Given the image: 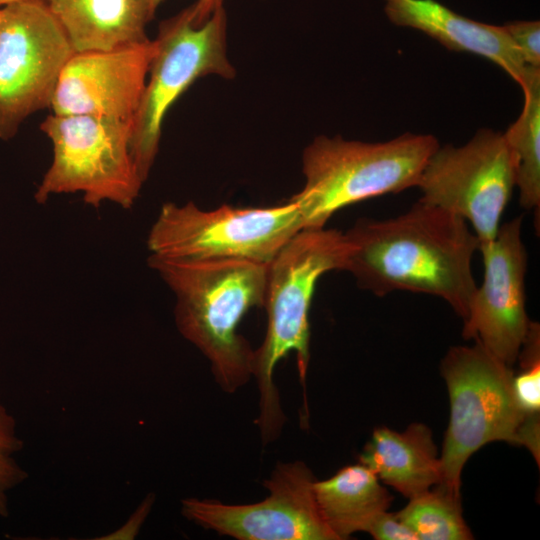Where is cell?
<instances>
[{
  "label": "cell",
  "instance_id": "6da1fadb",
  "mask_svg": "<svg viewBox=\"0 0 540 540\" xmlns=\"http://www.w3.org/2000/svg\"><path fill=\"white\" fill-rule=\"evenodd\" d=\"M344 271L376 296L393 291L443 299L465 320L477 288L472 259L479 241L461 217L418 200L397 217L360 219L344 233Z\"/></svg>",
  "mask_w": 540,
  "mask_h": 540
},
{
  "label": "cell",
  "instance_id": "7a4b0ae2",
  "mask_svg": "<svg viewBox=\"0 0 540 540\" xmlns=\"http://www.w3.org/2000/svg\"><path fill=\"white\" fill-rule=\"evenodd\" d=\"M176 298L181 335L210 361L217 384L227 393L252 376L254 350L237 332L243 316L264 304L268 264L247 260H169L149 256Z\"/></svg>",
  "mask_w": 540,
  "mask_h": 540
},
{
  "label": "cell",
  "instance_id": "3957f363",
  "mask_svg": "<svg viewBox=\"0 0 540 540\" xmlns=\"http://www.w3.org/2000/svg\"><path fill=\"white\" fill-rule=\"evenodd\" d=\"M349 245L336 229L303 228L291 237L267 266L263 306L267 330L254 350L252 376L259 389L257 424L263 444L274 441L285 423L278 390L273 382L276 364L296 352L298 372L305 389L310 360L308 314L315 285L324 273L344 271Z\"/></svg>",
  "mask_w": 540,
  "mask_h": 540
},
{
  "label": "cell",
  "instance_id": "277c9868",
  "mask_svg": "<svg viewBox=\"0 0 540 540\" xmlns=\"http://www.w3.org/2000/svg\"><path fill=\"white\" fill-rule=\"evenodd\" d=\"M450 419L440 454L441 484L460 492L467 460L484 445L505 441L540 458L539 417L525 415L513 391V368L479 342L451 347L440 364Z\"/></svg>",
  "mask_w": 540,
  "mask_h": 540
},
{
  "label": "cell",
  "instance_id": "5b68a950",
  "mask_svg": "<svg viewBox=\"0 0 540 540\" xmlns=\"http://www.w3.org/2000/svg\"><path fill=\"white\" fill-rule=\"evenodd\" d=\"M439 146L431 134L404 133L384 142L318 136L303 151V188L296 204L304 228L324 227L339 209L359 201L417 187Z\"/></svg>",
  "mask_w": 540,
  "mask_h": 540
},
{
  "label": "cell",
  "instance_id": "8992f818",
  "mask_svg": "<svg viewBox=\"0 0 540 540\" xmlns=\"http://www.w3.org/2000/svg\"><path fill=\"white\" fill-rule=\"evenodd\" d=\"M304 228L295 203L265 208L221 205L202 210L193 202L165 203L151 226V256L169 260H247L269 264Z\"/></svg>",
  "mask_w": 540,
  "mask_h": 540
},
{
  "label": "cell",
  "instance_id": "52a82bcc",
  "mask_svg": "<svg viewBox=\"0 0 540 540\" xmlns=\"http://www.w3.org/2000/svg\"><path fill=\"white\" fill-rule=\"evenodd\" d=\"M226 32L224 7L199 25L192 5L160 23L145 89L132 120L131 154L143 182L158 153L164 118L175 101L198 78L235 76L227 57Z\"/></svg>",
  "mask_w": 540,
  "mask_h": 540
},
{
  "label": "cell",
  "instance_id": "ba28073f",
  "mask_svg": "<svg viewBox=\"0 0 540 540\" xmlns=\"http://www.w3.org/2000/svg\"><path fill=\"white\" fill-rule=\"evenodd\" d=\"M40 128L53 145V160L34 195L38 203L52 195L81 193L95 208L105 201L134 205L144 182L131 154V121L51 114Z\"/></svg>",
  "mask_w": 540,
  "mask_h": 540
},
{
  "label": "cell",
  "instance_id": "9c48e42d",
  "mask_svg": "<svg viewBox=\"0 0 540 540\" xmlns=\"http://www.w3.org/2000/svg\"><path fill=\"white\" fill-rule=\"evenodd\" d=\"M417 187L420 201L470 222L479 246L491 242L516 187L514 157L504 134L481 129L462 146L439 145Z\"/></svg>",
  "mask_w": 540,
  "mask_h": 540
},
{
  "label": "cell",
  "instance_id": "30bf717a",
  "mask_svg": "<svg viewBox=\"0 0 540 540\" xmlns=\"http://www.w3.org/2000/svg\"><path fill=\"white\" fill-rule=\"evenodd\" d=\"M45 0L0 7V139L13 138L31 114L49 108L74 54Z\"/></svg>",
  "mask_w": 540,
  "mask_h": 540
},
{
  "label": "cell",
  "instance_id": "8fae6325",
  "mask_svg": "<svg viewBox=\"0 0 540 540\" xmlns=\"http://www.w3.org/2000/svg\"><path fill=\"white\" fill-rule=\"evenodd\" d=\"M311 470L301 461L278 463L263 483L268 496L257 503L232 505L186 498L188 520L238 540H338L322 518Z\"/></svg>",
  "mask_w": 540,
  "mask_h": 540
},
{
  "label": "cell",
  "instance_id": "7c38bea8",
  "mask_svg": "<svg viewBox=\"0 0 540 540\" xmlns=\"http://www.w3.org/2000/svg\"><path fill=\"white\" fill-rule=\"evenodd\" d=\"M478 251L484 278L470 300L462 336L479 342L513 368L531 323L525 306L527 252L522 217L500 225L495 238Z\"/></svg>",
  "mask_w": 540,
  "mask_h": 540
},
{
  "label": "cell",
  "instance_id": "4fadbf2b",
  "mask_svg": "<svg viewBox=\"0 0 540 540\" xmlns=\"http://www.w3.org/2000/svg\"><path fill=\"white\" fill-rule=\"evenodd\" d=\"M153 40L108 51L74 53L58 79L50 107L56 115L133 120L145 89Z\"/></svg>",
  "mask_w": 540,
  "mask_h": 540
},
{
  "label": "cell",
  "instance_id": "5bb4252c",
  "mask_svg": "<svg viewBox=\"0 0 540 540\" xmlns=\"http://www.w3.org/2000/svg\"><path fill=\"white\" fill-rule=\"evenodd\" d=\"M384 11L395 25L417 29L447 49L488 59L523 89L540 68L525 64L504 26L481 23L435 0H384Z\"/></svg>",
  "mask_w": 540,
  "mask_h": 540
},
{
  "label": "cell",
  "instance_id": "9a60e30c",
  "mask_svg": "<svg viewBox=\"0 0 540 540\" xmlns=\"http://www.w3.org/2000/svg\"><path fill=\"white\" fill-rule=\"evenodd\" d=\"M75 53L108 51L148 41L153 0H45Z\"/></svg>",
  "mask_w": 540,
  "mask_h": 540
},
{
  "label": "cell",
  "instance_id": "2e32d148",
  "mask_svg": "<svg viewBox=\"0 0 540 540\" xmlns=\"http://www.w3.org/2000/svg\"><path fill=\"white\" fill-rule=\"evenodd\" d=\"M359 463L408 499L442 481L432 431L422 423H412L402 432L376 428L359 455Z\"/></svg>",
  "mask_w": 540,
  "mask_h": 540
},
{
  "label": "cell",
  "instance_id": "e0dca14e",
  "mask_svg": "<svg viewBox=\"0 0 540 540\" xmlns=\"http://www.w3.org/2000/svg\"><path fill=\"white\" fill-rule=\"evenodd\" d=\"M313 491L319 512L338 540L366 532L393 500L376 474L365 465H348L325 480H315Z\"/></svg>",
  "mask_w": 540,
  "mask_h": 540
},
{
  "label": "cell",
  "instance_id": "ac0fdd59",
  "mask_svg": "<svg viewBox=\"0 0 540 540\" xmlns=\"http://www.w3.org/2000/svg\"><path fill=\"white\" fill-rule=\"evenodd\" d=\"M524 105L504 137L515 162L520 205L539 212L540 206V73L522 89Z\"/></svg>",
  "mask_w": 540,
  "mask_h": 540
},
{
  "label": "cell",
  "instance_id": "d6986e66",
  "mask_svg": "<svg viewBox=\"0 0 540 540\" xmlns=\"http://www.w3.org/2000/svg\"><path fill=\"white\" fill-rule=\"evenodd\" d=\"M395 513L418 540L473 539L463 517L460 492L441 483L410 498Z\"/></svg>",
  "mask_w": 540,
  "mask_h": 540
},
{
  "label": "cell",
  "instance_id": "ffe728a7",
  "mask_svg": "<svg viewBox=\"0 0 540 540\" xmlns=\"http://www.w3.org/2000/svg\"><path fill=\"white\" fill-rule=\"evenodd\" d=\"M521 368L513 375V391L518 406L529 417L540 411V328L531 321L517 360Z\"/></svg>",
  "mask_w": 540,
  "mask_h": 540
},
{
  "label": "cell",
  "instance_id": "44dd1931",
  "mask_svg": "<svg viewBox=\"0 0 540 540\" xmlns=\"http://www.w3.org/2000/svg\"><path fill=\"white\" fill-rule=\"evenodd\" d=\"M23 449L13 415L0 402V517L9 516V493L27 478L16 456Z\"/></svg>",
  "mask_w": 540,
  "mask_h": 540
},
{
  "label": "cell",
  "instance_id": "7402d4cb",
  "mask_svg": "<svg viewBox=\"0 0 540 540\" xmlns=\"http://www.w3.org/2000/svg\"><path fill=\"white\" fill-rule=\"evenodd\" d=\"M526 65L540 68V22L512 21L504 25Z\"/></svg>",
  "mask_w": 540,
  "mask_h": 540
},
{
  "label": "cell",
  "instance_id": "603a6c76",
  "mask_svg": "<svg viewBox=\"0 0 540 540\" xmlns=\"http://www.w3.org/2000/svg\"><path fill=\"white\" fill-rule=\"evenodd\" d=\"M376 540H418L415 533L396 513L384 511L377 515L366 530Z\"/></svg>",
  "mask_w": 540,
  "mask_h": 540
},
{
  "label": "cell",
  "instance_id": "cb8c5ba5",
  "mask_svg": "<svg viewBox=\"0 0 540 540\" xmlns=\"http://www.w3.org/2000/svg\"><path fill=\"white\" fill-rule=\"evenodd\" d=\"M163 0H153L157 9ZM224 0H197L192 4L194 12V22L199 25L204 23L218 9L223 7Z\"/></svg>",
  "mask_w": 540,
  "mask_h": 540
},
{
  "label": "cell",
  "instance_id": "d4e9b609",
  "mask_svg": "<svg viewBox=\"0 0 540 540\" xmlns=\"http://www.w3.org/2000/svg\"><path fill=\"white\" fill-rule=\"evenodd\" d=\"M18 1H23V0H0V7H3L7 4L18 2Z\"/></svg>",
  "mask_w": 540,
  "mask_h": 540
}]
</instances>
